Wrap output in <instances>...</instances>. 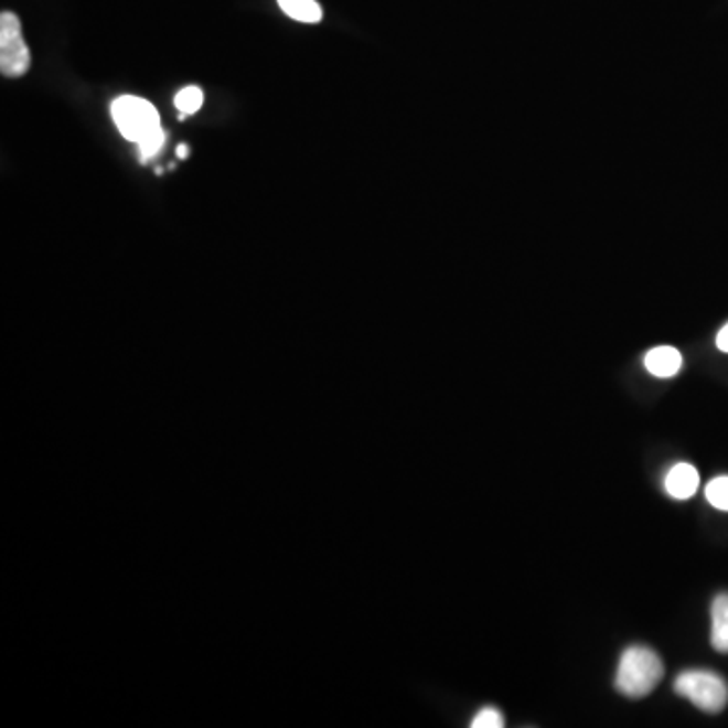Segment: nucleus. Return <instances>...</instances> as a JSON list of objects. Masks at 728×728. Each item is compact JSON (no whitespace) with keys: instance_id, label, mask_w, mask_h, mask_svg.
Segmentation results:
<instances>
[{"instance_id":"ddd939ff","label":"nucleus","mask_w":728,"mask_h":728,"mask_svg":"<svg viewBox=\"0 0 728 728\" xmlns=\"http://www.w3.org/2000/svg\"><path fill=\"white\" fill-rule=\"evenodd\" d=\"M716 346L718 351L728 352V324L720 328V332L716 334Z\"/></svg>"},{"instance_id":"9b49d317","label":"nucleus","mask_w":728,"mask_h":728,"mask_svg":"<svg viewBox=\"0 0 728 728\" xmlns=\"http://www.w3.org/2000/svg\"><path fill=\"white\" fill-rule=\"evenodd\" d=\"M164 142H167V133H164L162 128H158L157 132L150 133L142 144H138V148H140V160L148 162L150 158L158 157Z\"/></svg>"},{"instance_id":"4468645a","label":"nucleus","mask_w":728,"mask_h":728,"mask_svg":"<svg viewBox=\"0 0 728 728\" xmlns=\"http://www.w3.org/2000/svg\"><path fill=\"white\" fill-rule=\"evenodd\" d=\"M176 154H179V158L189 157V148L184 144L179 146V148H176Z\"/></svg>"},{"instance_id":"6e6552de","label":"nucleus","mask_w":728,"mask_h":728,"mask_svg":"<svg viewBox=\"0 0 728 728\" xmlns=\"http://www.w3.org/2000/svg\"><path fill=\"white\" fill-rule=\"evenodd\" d=\"M279 9L300 23H320L322 9L315 0H278Z\"/></svg>"},{"instance_id":"20e7f679","label":"nucleus","mask_w":728,"mask_h":728,"mask_svg":"<svg viewBox=\"0 0 728 728\" xmlns=\"http://www.w3.org/2000/svg\"><path fill=\"white\" fill-rule=\"evenodd\" d=\"M31 53L24 43L21 21L14 12L0 14V72L4 77H21L29 72Z\"/></svg>"},{"instance_id":"1a4fd4ad","label":"nucleus","mask_w":728,"mask_h":728,"mask_svg":"<svg viewBox=\"0 0 728 728\" xmlns=\"http://www.w3.org/2000/svg\"><path fill=\"white\" fill-rule=\"evenodd\" d=\"M706 502L716 510L728 512V475H716L704 490Z\"/></svg>"},{"instance_id":"39448f33","label":"nucleus","mask_w":728,"mask_h":728,"mask_svg":"<svg viewBox=\"0 0 728 728\" xmlns=\"http://www.w3.org/2000/svg\"><path fill=\"white\" fill-rule=\"evenodd\" d=\"M698 485H700L698 470L692 463H686V461H679L676 465H672L667 470L666 480H664L667 496H672L674 500H688V497L696 494Z\"/></svg>"},{"instance_id":"7ed1b4c3","label":"nucleus","mask_w":728,"mask_h":728,"mask_svg":"<svg viewBox=\"0 0 728 728\" xmlns=\"http://www.w3.org/2000/svg\"><path fill=\"white\" fill-rule=\"evenodd\" d=\"M111 118L116 121L121 136L136 144H142L150 133L162 128L157 108L142 97H118L111 104Z\"/></svg>"},{"instance_id":"f257e3e1","label":"nucleus","mask_w":728,"mask_h":728,"mask_svg":"<svg viewBox=\"0 0 728 728\" xmlns=\"http://www.w3.org/2000/svg\"><path fill=\"white\" fill-rule=\"evenodd\" d=\"M664 678L662 657L645 645H631L619 660L615 688L628 698H643Z\"/></svg>"},{"instance_id":"f03ea898","label":"nucleus","mask_w":728,"mask_h":728,"mask_svg":"<svg viewBox=\"0 0 728 728\" xmlns=\"http://www.w3.org/2000/svg\"><path fill=\"white\" fill-rule=\"evenodd\" d=\"M674 692L708 715L727 708V679L713 670H684L674 679Z\"/></svg>"},{"instance_id":"f8f14e48","label":"nucleus","mask_w":728,"mask_h":728,"mask_svg":"<svg viewBox=\"0 0 728 728\" xmlns=\"http://www.w3.org/2000/svg\"><path fill=\"white\" fill-rule=\"evenodd\" d=\"M504 727V716L494 708L485 706L478 715L473 716L472 728H502Z\"/></svg>"},{"instance_id":"0eeeda50","label":"nucleus","mask_w":728,"mask_h":728,"mask_svg":"<svg viewBox=\"0 0 728 728\" xmlns=\"http://www.w3.org/2000/svg\"><path fill=\"white\" fill-rule=\"evenodd\" d=\"M710 618H713V631H710L713 647L720 654H728V593H720L713 601Z\"/></svg>"},{"instance_id":"423d86ee","label":"nucleus","mask_w":728,"mask_h":728,"mask_svg":"<svg viewBox=\"0 0 728 728\" xmlns=\"http://www.w3.org/2000/svg\"><path fill=\"white\" fill-rule=\"evenodd\" d=\"M643 364H645L647 373H652L657 378H670V376L678 375L679 368H682V354L674 346H655L645 354Z\"/></svg>"},{"instance_id":"9d476101","label":"nucleus","mask_w":728,"mask_h":728,"mask_svg":"<svg viewBox=\"0 0 728 728\" xmlns=\"http://www.w3.org/2000/svg\"><path fill=\"white\" fill-rule=\"evenodd\" d=\"M203 101H205L203 89H199V87H194V85L184 87V89H181V92L176 94V97H174L176 108H179V111L184 114V116L196 114V111L201 109V106H203Z\"/></svg>"}]
</instances>
